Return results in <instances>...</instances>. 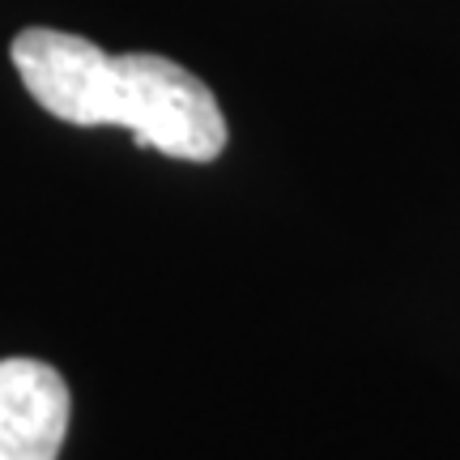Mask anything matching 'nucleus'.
Returning a JSON list of instances; mask_svg holds the SVG:
<instances>
[{
    "label": "nucleus",
    "mask_w": 460,
    "mask_h": 460,
    "mask_svg": "<svg viewBox=\"0 0 460 460\" xmlns=\"http://www.w3.org/2000/svg\"><path fill=\"white\" fill-rule=\"evenodd\" d=\"M9 56L31 99L65 124H115L128 128L137 146L183 163H214L226 149V115L214 90L166 56H107L82 34L48 26H26Z\"/></svg>",
    "instance_id": "1"
},
{
    "label": "nucleus",
    "mask_w": 460,
    "mask_h": 460,
    "mask_svg": "<svg viewBox=\"0 0 460 460\" xmlns=\"http://www.w3.org/2000/svg\"><path fill=\"white\" fill-rule=\"evenodd\" d=\"M68 384L39 358H0V460H56L68 435Z\"/></svg>",
    "instance_id": "2"
}]
</instances>
